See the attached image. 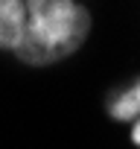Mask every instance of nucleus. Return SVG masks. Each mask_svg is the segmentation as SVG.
Segmentation results:
<instances>
[{"label": "nucleus", "instance_id": "obj_3", "mask_svg": "<svg viewBox=\"0 0 140 149\" xmlns=\"http://www.w3.org/2000/svg\"><path fill=\"white\" fill-rule=\"evenodd\" d=\"M114 120H137L140 117V79H134L131 88H125L123 94H117L108 105Z\"/></svg>", "mask_w": 140, "mask_h": 149}, {"label": "nucleus", "instance_id": "obj_4", "mask_svg": "<svg viewBox=\"0 0 140 149\" xmlns=\"http://www.w3.org/2000/svg\"><path fill=\"white\" fill-rule=\"evenodd\" d=\"M131 140L140 146V120H137V123H134V129H131Z\"/></svg>", "mask_w": 140, "mask_h": 149}, {"label": "nucleus", "instance_id": "obj_2", "mask_svg": "<svg viewBox=\"0 0 140 149\" xmlns=\"http://www.w3.org/2000/svg\"><path fill=\"white\" fill-rule=\"evenodd\" d=\"M26 32V3L24 0H0V50H18Z\"/></svg>", "mask_w": 140, "mask_h": 149}, {"label": "nucleus", "instance_id": "obj_1", "mask_svg": "<svg viewBox=\"0 0 140 149\" xmlns=\"http://www.w3.org/2000/svg\"><path fill=\"white\" fill-rule=\"evenodd\" d=\"M26 32L15 56L44 67L73 56L91 32V12L79 0H24Z\"/></svg>", "mask_w": 140, "mask_h": 149}]
</instances>
